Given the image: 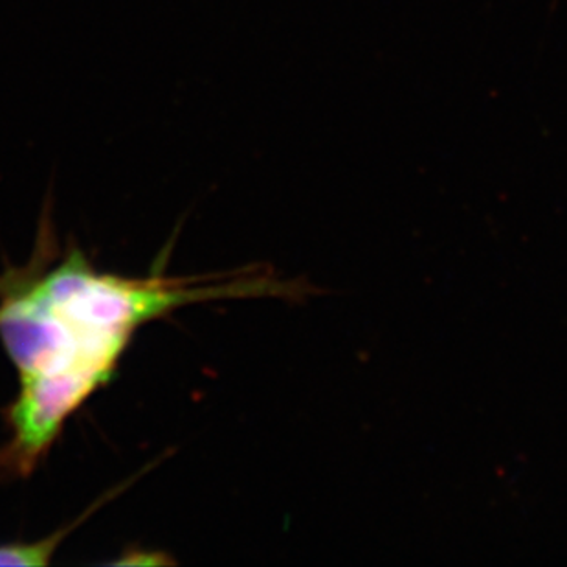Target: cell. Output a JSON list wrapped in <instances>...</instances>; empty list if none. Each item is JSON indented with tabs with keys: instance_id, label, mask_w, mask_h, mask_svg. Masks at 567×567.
<instances>
[{
	"instance_id": "cell-1",
	"label": "cell",
	"mask_w": 567,
	"mask_h": 567,
	"mask_svg": "<svg viewBox=\"0 0 567 567\" xmlns=\"http://www.w3.org/2000/svg\"><path fill=\"white\" fill-rule=\"evenodd\" d=\"M47 256L43 237L27 267L0 274V342L19 371L0 472L28 476L64 423L113 380L134 332L200 301L265 296V278H124L100 272L80 248Z\"/></svg>"
},
{
	"instance_id": "cell-2",
	"label": "cell",
	"mask_w": 567,
	"mask_h": 567,
	"mask_svg": "<svg viewBox=\"0 0 567 567\" xmlns=\"http://www.w3.org/2000/svg\"><path fill=\"white\" fill-rule=\"evenodd\" d=\"M111 498H113V494H109L107 498H103L102 502L89 507V511L81 514L80 518L74 519L72 524L64 525L58 533L47 536L43 540L0 546V566H47L58 551V547L61 546V542L66 536L72 535L81 522H85L91 514L96 513L97 507H102Z\"/></svg>"
}]
</instances>
